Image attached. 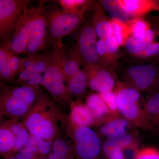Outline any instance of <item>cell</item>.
<instances>
[{
    "label": "cell",
    "mask_w": 159,
    "mask_h": 159,
    "mask_svg": "<svg viewBox=\"0 0 159 159\" xmlns=\"http://www.w3.org/2000/svg\"><path fill=\"white\" fill-rule=\"evenodd\" d=\"M146 118L156 133H159V92L155 93L146 101L144 107Z\"/></svg>",
    "instance_id": "obj_22"
},
{
    "label": "cell",
    "mask_w": 159,
    "mask_h": 159,
    "mask_svg": "<svg viewBox=\"0 0 159 159\" xmlns=\"http://www.w3.org/2000/svg\"><path fill=\"white\" fill-rule=\"evenodd\" d=\"M47 159H77L70 142L66 137L54 140L52 150Z\"/></svg>",
    "instance_id": "obj_21"
},
{
    "label": "cell",
    "mask_w": 159,
    "mask_h": 159,
    "mask_svg": "<svg viewBox=\"0 0 159 159\" xmlns=\"http://www.w3.org/2000/svg\"><path fill=\"white\" fill-rule=\"evenodd\" d=\"M157 70L151 65L133 66L129 68L127 74L134 88L144 91L157 81Z\"/></svg>",
    "instance_id": "obj_12"
},
{
    "label": "cell",
    "mask_w": 159,
    "mask_h": 159,
    "mask_svg": "<svg viewBox=\"0 0 159 159\" xmlns=\"http://www.w3.org/2000/svg\"><path fill=\"white\" fill-rule=\"evenodd\" d=\"M129 23L128 25L132 36L143 39L145 31L149 29L148 23L144 20L138 18L131 20Z\"/></svg>",
    "instance_id": "obj_30"
},
{
    "label": "cell",
    "mask_w": 159,
    "mask_h": 159,
    "mask_svg": "<svg viewBox=\"0 0 159 159\" xmlns=\"http://www.w3.org/2000/svg\"><path fill=\"white\" fill-rule=\"evenodd\" d=\"M97 51L99 58L107 54V48L105 39H99L97 41Z\"/></svg>",
    "instance_id": "obj_39"
},
{
    "label": "cell",
    "mask_w": 159,
    "mask_h": 159,
    "mask_svg": "<svg viewBox=\"0 0 159 159\" xmlns=\"http://www.w3.org/2000/svg\"><path fill=\"white\" fill-rule=\"evenodd\" d=\"M50 53L48 66L43 76L42 86L61 105L70 106L74 102L63 71L66 52L63 43H55Z\"/></svg>",
    "instance_id": "obj_4"
},
{
    "label": "cell",
    "mask_w": 159,
    "mask_h": 159,
    "mask_svg": "<svg viewBox=\"0 0 159 159\" xmlns=\"http://www.w3.org/2000/svg\"><path fill=\"white\" fill-rule=\"evenodd\" d=\"M86 104L96 118L99 126L112 115L107 106L99 93H91L87 97Z\"/></svg>",
    "instance_id": "obj_16"
},
{
    "label": "cell",
    "mask_w": 159,
    "mask_h": 159,
    "mask_svg": "<svg viewBox=\"0 0 159 159\" xmlns=\"http://www.w3.org/2000/svg\"><path fill=\"white\" fill-rule=\"evenodd\" d=\"M107 48V54H113L119 50L120 45L116 37L112 36L105 39Z\"/></svg>",
    "instance_id": "obj_37"
},
{
    "label": "cell",
    "mask_w": 159,
    "mask_h": 159,
    "mask_svg": "<svg viewBox=\"0 0 159 159\" xmlns=\"http://www.w3.org/2000/svg\"><path fill=\"white\" fill-rule=\"evenodd\" d=\"M51 37L54 44L62 43V39L74 32L80 25L84 16L56 10L46 15Z\"/></svg>",
    "instance_id": "obj_7"
},
{
    "label": "cell",
    "mask_w": 159,
    "mask_h": 159,
    "mask_svg": "<svg viewBox=\"0 0 159 159\" xmlns=\"http://www.w3.org/2000/svg\"><path fill=\"white\" fill-rule=\"evenodd\" d=\"M135 159H159V150L152 147H147L139 150Z\"/></svg>",
    "instance_id": "obj_34"
},
{
    "label": "cell",
    "mask_w": 159,
    "mask_h": 159,
    "mask_svg": "<svg viewBox=\"0 0 159 159\" xmlns=\"http://www.w3.org/2000/svg\"><path fill=\"white\" fill-rule=\"evenodd\" d=\"M110 159H125L122 151L117 152Z\"/></svg>",
    "instance_id": "obj_42"
},
{
    "label": "cell",
    "mask_w": 159,
    "mask_h": 159,
    "mask_svg": "<svg viewBox=\"0 0 159 159\" xmlns=\"http://www.w3.org/2000/svg\"><path fill=\"white\" fill-rule=\"evenodd\" d=\"M94 29L97 37L100 39H106L114 34L113 29L111 21L100 17L99 11L97 12L94 21Z\"/></svg>",
    "instance_id": "obj_26"
},
{
    "label": "cell",
    "mask_w": 159,
    "mask_h": 159,
    "mask_svg": "<svg viewBox=\"0 0 159 159\" xmlns=\"http://www.w3.org/2000/svg\"><path fill=\"white\" fill-rule=\"evenodd\" d=\"M33 57L34 70L38 73L45 72L50 59V53L31 54Z\"/></svg>",
    "instance_id": "obj_33"
},
{
    "label": "cell",
    "mask_w": 159,
    "mask_h": 159,
    "mask_svg": "<svg viewBox=\"0 0 159 159\" xmlns=\"http://www.w3.org/2000/svg\"><path fill=\"white\" fill-rule=\"evenodd\" d=\"M157 84L158 86L159 87V77L158 78L157 80Z\"/></svg>",
    "instance_id": "obj_44"
},
{
    "label": "cell",
    "mask_w": 159,
    "mask_h": 159,
    "mask_svg": "<svg viewBox=\"0 0 159 159\" xmlns=\"http://www.w3.org/2000/svg\"><path fill=\"white\" fill-rule=\"evenodd\" d=\"M82 60L76 48H73L66 53L63 71L66 83L78 72Z\"/></svg>",
    "instance_id": "obj_23"
},
{
    "label": "cell",
    "mask_w": 159,
    "mask_h": 159,
    "mask_svg": "<svg viewBox=\"0 0 159 159\" xmlns=\"http://www.w3.org/2000/svg\"><path fill=\"white\" fill-rule=\"evenodd\" d=\"M15 138L8 120L0 125V153L3 157L12 154L15 145Z\"/></svg>",
    "instance_id": "obj_17"
},
{
    "label": "cell",
    "mask_w": 159,
    "mask_h": 159,
    "mask_svg": "<svg viewBox=\"0 0 159 159\" xmlns=\"http://www.w3.org/2000/svg\"><path fill=\"white\" fill-rule=\"evenodd\" d=\"M11 130L15 138V145L12 154H16L26 147L30 138V134L22 122L18 119H8Z\"/></svg>",
    "instance_id": "obj_19"
},
{
    "label": "cell",
    "mask_w": 159,
    "mask_h": 159,
    "mask_svg": "<svg viewBox=\"0 0 159 159\" xmlns=\"http://www.w3.org/2000/svg\"><path fill=\"white\" fill-rule=\"evenodd\" d=\"M29 0H0V37L11 40L20 18L27 9Z\"/></svg>",
    "instance_id": "obj_6"
},
{
    "label": "cell",
    "mask_w": 159,
    "mask_h": 159,
    "mask_svg": "<svg viewBox=\"0 0 159 159\" xmlns=\"http://www.w3.org/2000/svg\"><path fill=\"white\" fill-rule=\"evenodd\" d=\"M97 39L94 27L90 25L84 26L78 33L76 48L84 64H99Z\"/></svg>",
    "instance_id": "obj_9"
},
{
    "label": "cell",
    "mask_w": 159,
    "mask_h": 159,
    "mask_svg": "<svg viewBox=\"0 0 159 159\" xmlns=\"http://www.w3.org/2000/svg\"><path fill=\"white\" fill-rule=\"evenodd\" d=\"M134 126L132 123L121 115L111 116L99 126V133L106 138L127 133Z\"/></svg>",
    "instance_id": "obj_14"
},
{
    "label": "cell",
    "mask_w": 159,
    "mask_h": 159,
    "mask_svg": "<svg viewBox=\"0 0 159 159\" xmlns=\"http://www.w3.org/2000/svg\"><path fill=\"white\" fill-rule=\"evenodd\" d=\"M119 5L129 16H139L148 12L155 6L152 2L140 0L119 1Z\"/></svg>",
    "instance_id": "obj_20"
},
{
    "label": "cell",
    "mask_w": 159,
    "mask_h": 159,
    "mask_svg": "<svg viewBox=\"0 0 159 159\" xmlns=\"http://www.w3.org/2000/svg\"><path fill=\"white\" fill-rule=\"evenodd\" d=\"M143 51L146 58L150 56L159 55V42L155 41L154 40L152 42L146 46Z\"/></svg>",
    "instance_id": "obj_38"
},
{
    "label": "cell",
    "mask_w": 159,
    "mask_h": 159,
    "mask_svg": "<svg viewBox=\"0 0 159 159\" xmlns=\"http://www.w3.org/2000/svg\"><path fill=\"white\" fill-rule=\"evenodd\" d=\"M0 119H9L24 117L30 111L41 93L39 86L25 84L17 87H9L1 84Z\"/></svg>",
    "instance_id": "obj_2"
},
{
    "label": "cell",
    "mask_w": 159,
    "mask_h": 159,
    "mask_svg": "<svg viewBox=\"0 0 159 159\" xmlns=\"http://www.w3.org/2000/svg\"><path fill=\"white\" fill-rule=\"evenodd\" d=\"M110 21L113 29V35L116 38L119 45L121 46L125 44L131 34L128 24L116 19H112Z\"/></svg>",
    "instance_id": "obj_29"
},
{
    "label": "cell",
    "mask_w": 159,
    "mask_h": 159,
    "mask_svg": "<svg viewBox=\"0 0 159 159\" xmlns=\"http://www.w3.org/2000/svg\"><path fill=\"white\" fill-rule=\"evenodd\" d=\"M4 159H17V158L15 154H11L5 157L4 158Z\"/></svg>",
    "instance_id": "obj_43"
},
{
    "label": "cell",
    "mask_w": 159,
    "mask_h": 159,
    "mask_svg": "<svg viewBox=\"0 0 159 159\" xmlns=\"http://www.w3.org/2000/svg\"><path fill=\"white\" fill-rule=\"evenodd\" d=\"M15 155L17 159H44L27 147L21 149Z\"/></svg>",
    "instance_id": "obj_36"
},
{
    "label": "cell",
    "mask_w": 159,
    "mask_h": 159,
    "mask_svg": "<svg viewBox=\"0 0 159 159\" xmlns=\"http://www.w3.org/2000/svg\"><path fill=\"white\" fill-rule=\"evenodd\" d=\"M99 93L104 100L112 116L121 115L117 106V95L116 92L112 90Z\"/></svg>",
    "instance_id": "obj_31"
},
{
    "label": "cell",
    "mask_w": 159,
    "mask_h": 159,
    "mask_svg": "<svg viewBox=\"0 0 159 159\" xmlns=\"http://www.w3.org/2000/svg\"><path fill=\"white\" fill-rule=\"evenodd\" d=\"M155 35L154 32L152 30L148 29L145 31L143 40L148 45L153 41L155 39Z\"/></svg>",
    "instance_id": "obj_41"
},
{
    "label": "cell",
    "mask_w": 159,
    "mask_h": 159,
    "mask_svg": "<svg viewBox=\"0 0 159 159\" xmlns=\"http://www.w3.org/2000/svg\"><path fill=\"white\" fill-rule=\"evenodd\" d=\"M68 88L72 95L81 99L88 87L87 79L84 71L79 70L67 83Z\"/></svg>",
    "instance_id": "obj_24"
},
{
    "label": "cell",
    "mask_w": 159,
    "mask_h": 159,
    "mask_svg": "<svg viewBox=\"0 0 159 159\" xmlns=\"http://www.w3.org/2000/svg\"><path fill=\"white\" fill-rule=\"evenodd\" d=\"M135 142L134 137L128 133L107 138L102 145V154L110 159L116 152Z\"/></svg>",
    "instance_id": "obj_15"
},
{
    "label": "cell",
    "mask_w": 159,
    "mask_h": 159,
    "mask_svg": "<svg viewBox=\"0 0 159 159\" xmlns=\"http://www.w3.org/2000/svg\"><path fill=\"white\" fill-rule=\"evenodd\" d=\"M117 103L120 114L134 126L156 133L139 103L140 93L133 87L121 86L116 92Z\"/></svg>",
    "instance_id": "obj_5"
},
{
    "label": "cell",
    "mask_w": 159,
    "mask_h": 159,
    "mask_svg": "<svg viewBox=\"0 0 159 159\" xmlns=\"http://www.w3.org/2000/svg\"><path fill=\"white\" fill-rule=\"evenodd\" d=\"M57 2L65 12L84 16V13L89 1L85 0H59Z\"/></svg>",
    "instance_id": "obj_27"
},
{
    "label": "cell",
    "mask_w": 159,
    "mask_h": 159,
    "mask_svg": "<svg viewBox=\"0 0 159 159\" xmlns=\"http://www.w3.org/2000/svg\"><path fill=\"white\" fill-rule=\"evenodd\" d=\"M9 60L10 67L15 75L17 73L19 74L21 68V59L11 50L9 54Z\"/></svg>",
    "instance_id": "obj_35"
},
{
    "label": "cell",
    "mask_w": 159,
    "mask_h": 159,
    "mask_svg": "<svg viewBox=\"0 0 159 159\" xmlns=\"http://www.w3.org/2000/svg\"><path fill=\"white\" fill-rule=\"evenodd\" d=\"M52 143V142H48L39 137L31 134L30 139L25 147L30 148L44 159L46 157H48L52 151L53 145V144H51Z\"/></svg>",
    "instance_id": "obj_25"
},
{
    "label": "cell",
    "mask_w": 159,
    "mask_h": 159,
    "mask_svg": "<svg viewBox=\"0 0 159 159\" xmlns=\"http://www.w3.org/2000/svg\"><path fill=\"white\" fill-rule=\"evenodd\" d=\"M87 79L88 87L99 93L112 91L115 80L111 74L99 65L84 64Z\"/></svg>",
    "instance_id": "obj_10"
},
{
    "label": "cell",
    "mask_w": 159,
    "mask_h": 159,
    "mask_svg": "<svg viewBox=\"0 0 159 159\" xmlns=\"http://www.w3.org/2000/svg\"><path fill=\"white\" fill-rule=\"evenodd\" d=\"M61 112L47 95L41 92L34 106L24 117L22 122L31 135L53 142L59 134L58 123Z\"/></svg>",
    "instance_id": "obj_1"
},
{
    "label": "cell",
    "mask_w": 159,
    "mask_h": 159,
    "mask_svg": "<svg viewBox=\"0 0 159 159\" xmlns=\"http://www.w3.org/2000/svg\"><path fill=\"white\" fill-rule=\"evenodd\" d=\"M11 40L4 42L0 48V76L1 80L14 82L15 74L11 70L9 57L11 52Z\"/></svg>",
    "instance_id": "obj_18"
},
{
    "label": "cell",
    "mask_w": 159,
    "mask_h": 159,
    "mask_svg": "<svg viewBox=\"0 0 159 159\" xmlns=\"http://www.w3.org/2000/svg\"><path fill=\"white\" fill-rule=\"evenodd\" d=\"M70 112L69 118L75 125L81 127H90L97 125L96 118L86 104L78 99L70 105Z\"/></svg>",
    "instance_id": "obj_13"
},
{
    "label": "cell",
    "mask_w": 159,
    "mask_h": 159,
    "mask_svg": "<svg viewBox=\"0 0 159 159\" xmlns=\"http://www.w3.org/2000/svg\"><path fill=\"white\" fill-rule=\"evenodd\" d=\"M125 45L127 51L131 54H135L144 50L147 45L143 39L133 36H130L125 41Z\"/></svg>",
    "instance_id": "obj_32"
},
{
    "label": "cell",
    "mask_w": 159,
    "mask_h": 159,
    "mask_svg": "<svg viewBox=\"0 0 159 159\" xmlns=\"http://www.w3.org/2000/svg\"><path fill=\"white\" fill-rule=\"evenodd\" d=\"M48 22L44 10L36 16L25 53L29 54H38L45 48L48 41Z\"/></svg>",
    "instance_id": "obj_11"
},
{
    "label": "cell",
    "mask_w": 159,
    "mask_h": 159,
    "mask_svg": "<svg viewBox=\"0 0 159 159\" xmlns=\"http://www.w3.org/2000/svg\"><path fill=\"white\" fill-rule=\"evenodd\" d=\"M31 76V73H30L27 70L22 69L20 71L19 76L17 80L16 81V83L17 84H27L30 80Z\"/></svg>",
    "instance_id": "obj_40"
},
{
    "label": "cell",
    "mask_w": 159,
    "mask_h": 159,
    "mask_svg": "<svg viewBox=\"0 0 159 159\" xmlns=\"http://www.w3.org/2000/svg\"><path fill=\"white\" fill-rule=\"evenodd\" d=\"M60 123L77 159H99L102 145L98 134L90 127L74 124L69 115L61 112Z\"/></svg>",
    "instance_id": "obj_3"
},
{
    "label": "cell",
    "mask_w": 159,
    "mask_h": 159,
    "mask_svg": "<svg viewBox=\"0 0 159 159\" xmlns=\"http://www.w3.org/2000/svg\"><path fill=\"white\" fill-rule=\"evenodd\" d=\"M101 3L112 19H116L125 23L129 22L130 16L122 10L119 1H102Z\"/></svg>",
    "instance_id": "obj_28"
},
{
    "label": "cell",
    "mask_w": 159,
    "mask_h": 159,
    "mask_svg": "<svg viewBox=\"0 0 159 159\" xmlns=\"http://www.w3.org/2000/svg\"><path fill=\"white\" fill-rule=\"evenodd\" d=\"M42 2L36 8L26 9L20 18L11 39V51L16 54L25 53L36 16L44 10Z\"/></svg>",
    "instance_id": "obj_8"
}]
</instances>
